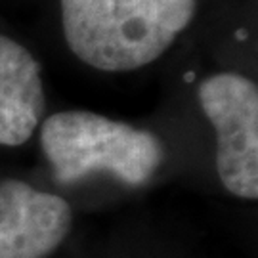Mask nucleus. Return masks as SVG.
<instances>
[{
    "label": "nucleus",
    "mask_w": 258,
    "mask_h": 258,
    "mask_svg": "<svg viewBox=\"0 0 258 258\" xmlns=\"http://www.w3.org/2000/svg\"><path fill=\"white\" fill-rule=\"evenodd\" d=\"M195 14V0H61L67 46L83 63L120 73L153 63Z\"/></svg>",
    "instance_id": "1"
},
{
    "label": "nucleus",
    "mask_w": 258,
    "mask_h": 258,
    "mask_svg": "<svg viewBox=\"0 0 258 258\" xmlns=\"http://www.w3.org/2000/svg\"><path fill=\"white\" fill-rule=\"evenodd\" d=\"M40 146L61 184L92 172H109L124 184L140 185L163 163V146L155 134L90 111H61L48 117Z\"/></svg>",
    "instance_id": "2"
},
{
    "label": "nucleus",
    "mask_w": 258,
    "mask_h": 258,
    "mask_svg": "<svg viewBox=\"0 0 258 258\" xmlns=\"http://www.w3.org/2000/svg\"><path fill=\"white\" fill-rule=\"evenodd\" d=\"M199 103L216 130V170L241 199L258 197V88L239 73H218L199 86Z\"/></svg>",
    "instance_id": "3"
},
{
    "label": "nucleus",
    "mask_w": 258,
    "mask_h": 258,
    "mask_svg": "<svg viewBox=\"0 0 258 258\" xmlns=\"http://www.w3.org/2000/svg\"><path fill=\"white\" fill-rule=\"evenodd\" d=\"M71 207L63 197L33 185L0 182V258H44L71 230Z\"/></svg>",
    "instance_id": "4"
},
{
    "label": "nucleus",
    "mask_w": 258,
    "mask_h": 258,
    "mask_svg": "<svg viewBox=\"0 0 258 258\" xmlns=\"http://www.w3.org/2000/svg\"><path fill=\"white\" fill-rule=\"evenodd\" d=\"M46 107L40 65L23 44L0 35V146H21Z\"/></svg>",
    "instance_id": "5"
}]
</instances>
